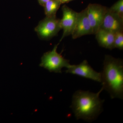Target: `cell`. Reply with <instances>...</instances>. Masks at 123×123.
<instances>
[{
    "label": "cell",
    "instance_id": "obj_12",
    "mask_svg": "<svg viewBox=\"0 0 123 123\" xmlns=\"http://www.w3.org/2000/svg\"><path fill=\"white\" fill-rule=\"evenodd\" d=\"M109 9L112 12L123 18V0H118Z\"/></svg>",
    "mask_w": 123,
    "mask_h": 123
},
{
    "label": "cell",
    "instance_id": "obj_10",
    "mask_svg": "<svg viewBox=\"0 0 123 123\" xmlns=\"http://www.w3.org/2000/svg\"><path fill=\"white\" fill-rule=\"evenodd\" d=\"M95 35L99 46L110 50L114 49L115 33L104 29H99Z\"/></svg>",
    "mask_w": 123,
    "mask_h": 123
},
{
    "label": "cell",
    "instance_id": "obj_7",
    "mask_svg": "<svg viewBox=\"0 0 123 123\" xmlns=\"http://www.w3.org/2000/svg\"><path fill=\"white\" fill-rule=\"evenodd\" d=\"M86 8L93 34H95L100 28L107 8L97 4H89Z\"/></svg>",
    "mask_w": 123,
    "mask_h": 123
},
{
    "label": "cell",
    "instance_id": "obj_8",
    "mask_svg": "<svg viewBox=\"0 0 123 123\" xmlns=\"http://www.w3.org/2000/svg\"><path fill=\"white\" fill-rule=\"evenodd\" d=\"M62 11L63 16L60 20V23L63 33L60 42L65 37L72 34L76 21L78 13L66 5L62 7Z\"/></svg>",
    "mask_w": 123,
    "mask_h": 123
},
{
    "label": "cell",
    "instance_id": "obj_11",
    "mask_svg": "<svg viewBox=\"0 0 123 123\" xmlns=\"http://www.w3.org/2000/svg\"><path fill=\"white\" fill-rule=\"evenodd\" d=\"M62 4L59 0H49L43 7L46 17H53L56 16L57 11Z\"/></svg>",
    "mask_w": 123,
    "mask_h": 123
},
{
    "label": "cell",
    "instance_id": "obj_9",
    "mask_svg": "<svg viewBox=\"0 0 123 123\" xmlns=\"http://www.w3.org/2000/svg\"><path fill=\"white\" fill-rule=\"evenodd\" d=\"M99 29H104L114 33L123 31V18L107 8Z\"/></svg>",
    "mask_w": 123,
    "mask_h": 123
},
{
    "label": "cell",
    "instance_id": "obj_15",
    "mask_svg": "<svg viewBox=\"0 0 123 123\" xmlns=\"http://www.w3.org/2000/svg\"><path fill=\"white\" fill-rule=\"evenodd\" d=\"M62 4H65V3H68L70 1H72L74 0H59Z\"/></svg>",
    "mask_w": 123,
    "mask_h": 123
},
{
    "label": "cell",
    "instance_id": "obj_13",
    "mask_svg": "<svg viewBox=\"0 0 123 123\" xmlns=\"http://www.w3.org/2000/svg\"><path fill=\"white\" fill-rule=\"evenodd\" d=\"M114 47L120 50L123 49V31L115 33Z\"/></svg>",
    "mask_w": 123,
    "mask_h": 123
},
{
    "label": "cell",
    "instance_id": "obj_14",
    "mask_svg": "<svg viewBox=\"0 0 123 123\" xmlns=\"http://www.w3.org/2000/svg\"><path fill=\"white\" fill-rule=\"evenodd\" d=\"M48 0H38L39 4L43 7L44 6V5Z\"/></svg>",
    "mask_w": 123,
    "mask_h": 123
},
{
    "label": "cell",
    "instance_id": "obj_6",
    "mask_svg": "<svg viewBox=\"0 0 123 123\" xmlns=\"http://www.w3.org/2000/svg\"><path fill=\"white\" fill-rule=\"evenodd\" d=\"M91 34H93V33L86 8L78 12L76 21L71 35L73 39H76L84 36Z\"/></svg>",
    "mask_w": 123,
    "mask_h": 123
},
{
    "label": "cell",
    "instance_id": "obj_4",
    "mask_svg": "<svg viewBox=\"0 0 123 123\" xmlns=\"http://www.w3.org/2000/svg\"><path fill=\"white\" fill-rule=\"evenodd\" d=\"M62 30L60 19L56 16L46 17L41 20L35 28V31L42 39H50L57 35Z\"/></svg>",
    "mask_w": 123,
    "mask_h": 123
},
{
    "label": "cell",
    "instance_id": "obj_2",
    "mask_svg": "<svg viewBox=\"0 0 123 123\" xmlns=\"http://www.w3.org/2000/svg\"><path fill=\"white\" fill-rule=\"evenodd\" d=\"M101 79L102 88L108 92L111 98L123 99V60L106 55Z\"/></svg>",
    "mask_w": 123,
    "mask_h": 123
},
{
    "label": "cell",
    "instance_id": "obj_3",
    "mask_svg": "<svg viewBox=\"0 0 123 123\" xmlns=\"http://www.w3.org/2000/svg\"><path fill=\"white\" fill-rule=\"evenodd\" d=\"M55 45L52 50L49 51L43 54L40 66L47 69L50 72L62 73L63 68H68L70 66L69 61L66 59L57 52V46Z\"/></svg>",
    "mask_w": 123,
    "mask_h": 123
},
{
    "label": "cell",
    "instance_id": "obj_5",
    "mask_svg": "<svg viewBox=\"0 0 123 123\" xmlns=\"http://www.w3.org/2000/svg\"><path fill=\"white\" fill-rule=\"evenodd\" d=\"M66 71V73L71 74L101 82V73L96 72L85 60L78 65H70Z\"/></svg>",
    "mask_w": 123,
    "mask_h": 123
},
{
    "label": "cell",
    "instance_id": "obj_1",
    "mask_svg": "<svg viewBox=\"0 0 123 123\" xmlns=\"http://www.w3.org/2000/svg\"><path fill=\"white\" fill-rule=\"evenodd\" d=\"M103 90L102 88L97 93L81 90L74 93L71 107L77 119L92 122L97 118L103 111L104 100L99 95Z\"/></svg>",
    "mask_w": 123,
    "mask_h": 123
}]
</instances>
